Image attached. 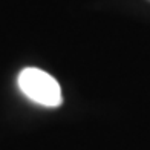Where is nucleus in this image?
<instances>
[{
    "instance_id": "f257e3e1",
    "label": "nucleus",
    "mask_w": 150,
    "mask_h": 150,
    "mask_svg": "<svg viewBox=\"0 0 150 150\" xmlns=\"http://www.w3.org/2000/svg\"><path fill=\"white\" fill-rule=\"evenodd\" d=\"M20 91L31 101L45 107H58L63 103V95L58 81L46 71L38 67H26L17 77Z\"/></svg>"
}]
</instances>
